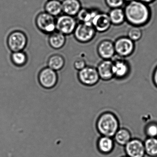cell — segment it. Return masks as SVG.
Returning a JSON list of instances; mask_svg holds the SVG:
<instances>
[{"label": "cell", "instance_id": "6da1fadb", "mask_svg": "<svg viewBox=\"0 0 157 157\" xmlns=\"http://www.w3.org/2000/svg\"><path fill=\"white\" fill-rule=\"evenodd\" d=\"M126 21L131 26L140 27L147 25L151 18L148 5L139 0L128 2L124 9Z\"/></svg>", "mask_w": 157, "mask_h": 157}, {"label": "cell", "instance_id": "7a4b0ae2", "mask_svg": "<svg viewBox=\"0 0 157 157\" xmlns=\"http://www.w3.org/2000/svg\"><path fill=\"white\" fill-rule=\"evenodd\" d=\"M95 128L101 136L113 137L120 128L119 120L113 113L104 112L96 119Z\"/></svg>", "mask_w": 157, "mask_h": 157}, {"label": "cell", "instance_id": "3957f363", "mask_svg": "<svg viewBox=\"0 0 157 157\" xmlns=\"http://www.w3.org/2000/svg\"><path fill=\"white\" fill-rule=\"evenodd\" d=\"M28 44V38L25 33L16 30L12 32L7 38V45L12 52L24 51Z\"/></svg>", "mask_w": 157, "mask_h": 157}, {"label": "cell", "instance_id": "277c9868", "mask_svg": "<svg viewBox=\"0 0 157 157\" xmlns=\"http://www.w3.org/2000/svg\"><path fill=\"white\" fill-rule=\"evenodd\" d=\"M96 31L91 23H79L73 33L75 39L82 44L91 42L96 35Z\"/></svg>", "mask_w": 157, "mask_h": 157}, {"label": "cell", "instance_id": "5b68a950", "mask_svg": "<svg viewBox=\"0 0 157 157\" xmlns=\"http://www.w3.org/2000/svg\"><path fill=\"white\" fill-rule=\"evenodd\" d=\"M35 23L38 30L46 34L50 35L56 31V18L45 12L37 14Z\"/></svg>", "mask_w": 157, "mask_h": 157}, {"label": "cell", "instance_id": "8992f818", "mask_svg": "<svg viewBox=\"0 0 157 157\" xmlns=\"http://www.w3.org/2000/svg\"><path fill=\"white\" fill-rule=\"evenodd\" d=\"M78 24L74 17L65 14L60 15L56 19V31L66 36L70 35L73 34Z\"/></svg>", "mask_w": 157, "mask_h": 157}, {"label": "cell", "instance_id": "52a82bcc", "mask_svg": "<svg viewBox=\"0 0 157 157\" xmlns=\"http://www.w3.org/2000/svg\"><path fill=\"white\" fill-rule=\"evenodd\" d=\"M116 54L121 58L130 56L135 51V42L128 36H121L116 40L114 43Z\"/></svg>", "mask_w": 157, "mask_h": 157}, {"label": "cell", "instance_id": "ba28073f", "mask_svg": "<svg viewBox=\"0 0 157 157\" xmlns=\"http://www.w3.org/2000/svg\"><path fill=\"white\" fill-rule=\"evenodd\" d=\"M78 77L82 84L90 87L97 85L101 80L96 68L90 66H87L78 71Z\"/></svg>", "mask_w": 157, "mask_h": 157}, {"label": "cell", "instance_id": "9c48e42d", "mask_svg": "<svg viewBox=\"0 0 157 157\" xmlns=\"http://www.w3.org/2000/svg\"><path fill=\"white\" fill-rule=\"evenodd\" d=\"M38 81L43 88L47 89L54 88L58 82L57 71L45 67L41 70L38 74Z\"/></svg>", "mask_w": 157, "mask_h": 157}, {"label": "cell", "instance_id": "30bf717a", "mask_svg": "<svg viewBox=\"0 0 157 157\" xmlns=\"http://www.w3.org/2000/svg\"><path fill=\"white\" fill-rule=\"evenodd\" d=\"M124 150L128 157H144L146 155L144 142L139 139H132L124 146Z\"/></svg>", "mask_w": 157, "mask_h": 157}, {"label": "cell", "instance_id": "8fae6325", "mask_svg": "<svg viewBox=\"0 0 157 157\" xmlns=\"http://www.w3.org/2000/svg\"><path fill=\"white\" fill-rule=\"evenodd\" d=\"M114 78L117 80L124 79L128 77L131 67L128 61L124 59H117L113 61Z\"/></svg>", "mask_w": 157, "mask_h": 157}, {"label": "cell", "instance_id": "7c38bea8", "mask_svg": "<svg viewBox=\"0 0 157 157\" xmlns=\"http://www.w3.org/2000/svg\"><path fill=\"white\" fill-rule=\"evenodd\" d=\"M97 51L103 60H111L116 54L114 44L110 40H102L98 44Z\"/></svg>", "mask_w": 157, "mask_h": 157}, {"label": "cell", "instance_id": "4fadbf2b", "mask_svg": "<svg viewBox=\"0 0 157 157\" xmlns=\"http://www.w3.org/2000/svg\"><path fill=\"white\" fill-rule=\"evenodd\" d=\"M91 24L96 32L99 33L107 32L112 25L108 13L101 12L94 16Z\"/></svg>", "mask_w": 157, "mask_h": 157}, {"label": "cell", "instance_id": "5bb4252c", "mask_svg": "<svg viewBox=\"0 0 157 157\" xmlns=\"http://www.w3.org/2000/svg\"><path fill=\"white\" fill-rule=\"evenodd\" d=\"M113 61L102 60L98 64L96 69L100 79L104 81H109L114 78L113 71Z\"/></svg>", "mask_w": 157, "mask_h": 157}, {"label": "cell", "instance_id": "9a60e30c", "mask_svg": "<svg viewBox=\"0 0 157 157\" xmlns=\"http://www.w3.org/2000/svg\"><path fill=\"white\" fill-rule=\"evenodd\" d=\"M96 147L98 151L105 155L110 154L113 151L115 141L113 137L101 136L96 141Z\"/></svg>", "mask_w": 157, "mask_h": 157}, {"label": "cell", "instance_id": "2e32d148", "mask_svg": "<svg viewBox=\"0 0 157 157\" xmlns=\"http://www.w3.org/2000/svg\"><path fill=\"white\" fill-rule=\"evenodd\" d=\"M62 8L64 14L75 17L81 10L82 5L80 0H63Z\"/></svg>", "mask_w": 157, "mask_h": 157}, {"label": "cell", "instance_id": "e0dca14e", "mask_svg": "<svg viewBox=\"0 0 157 157\" xmlns=\"http://www.w3.org/2000/svg\"><path fill=\"white\" fill-rule=\"evenodd\" d=\"M45 12L57 17L62 13V1L60 0H47L44 7Z\"/></svg>", "mask_w": 157, "mask_h": 157}, {"label": "cell", "instance_id": "ac0fdd59", "mask_svg": "<svg viewBox=\"0 0 157 157\" xmlns=\"http://www.w3.org/2000/svg\"><path fill=\"white\" fill-rule=\"evenodd\" d=\"M66 59L60 54H54L47 60V66L56 71L61 70L66 65Z\"/></svg>", "mask_w": 157, "mask_h": 157}, {"label": "cell", "instance_id": "d6986e66", "mask_svg": "<svg viewBox=\"0 0 157 157\" xmlns=\"http://www.w3.org/2000/svg\"><path fill=\"white\" fill-rule=\"evenodd\" d=\"M66 36L58 31L49 35L48 42L49 45L55 49H59L65 46L66 43Z\"/></svg>", "mask_w": 157, "mask_h": 157}, {"label": "cell", "instance_id": "ffe728a7", "mask_svg": "<svg viewBox=\"0 0 157 157\" xmlns=\"http://www.w3.org/2000/svg\"><path fill=\"white\" fill-rule=\"evenodd\" d=\"M99 12L100 11L96 9L82 8L76 17L79 23H91L94 16Z\"/></svg>", "mask_w": 157, "mask_h": 157}, {"label": "cell", "instance_id": "44dd1931", "mask_svg": "<svg viewBox=\"0 0 157 157\" xmlns=\"http://www.w3.org/2000/svg\"><path fill=\"white\" fill-rule=\"evenodd\" d=\"M108 14L112 25L118 26L126 21L124 12L122 8L111 9Z\"/></svg>", "mask_w": 157, "mask_h": 157}, {"label": "cell", "instance_id": "7402d4cb", "mask_svg": "<svg viewBox=\"0 0 157 157\" xmlns=\"http://www.w3.org/2000/svg\"><path fill=\"white\" fill-rule=\"evenodd\" d=\"M113 137L115 142L118 145L124 147L132 139L130 131L124 128H119Z\"/></svg>", "mask_w": 157, "mask_h": 157}, {"label": "cell", "instance_id": "603a6c76", "mask_svg": "<svg viewBox=\"0 0 157 157\" xmlns=\"http://www.w3.org/2000/svg\"><path fill=\"white\" fill-rule=\"evenodd\" d=\"M10 60L13 65L18 67H21L28 63V57L24 51L12 52Z\"/></svg>", "mask_w": 157, "mask_h": 157}, {"label": "cell", "instance_id": "cb8c5ba5", "mask_svg": "<svg viewBox=\"0 0 157 157\" xmlns=\"http://www.w3.org/2000/svg\"><path fill=\"white\" fill-rule=\"evenodd\" d=\"M146 155L157 157V137H147L144 142Z\"/></svg>", "mask_w": 157, "mask_h": 157}, {"label": "cell", "instance_id": "d4e9b609", "mask_svg": "<svg viewBox=\"0 0 157 157\" xmlns=\"http://www.w3.org/2000/svg\"><path fill=\"white\" fill-rule=\"evenodd\" d=\"M142 35L143 33L141 28L138 26H131L128 31V37L134 42L140 40Z\"/></svg>", "mask_w": 157, "mask_h": 157}, {"label": "cell", "instance_id": "484cf974", "mask_svg": "<svg viewBox=\"0 0 157 157\" xmlns=\"http://www.w3.org/2000/svg\"><path fill=\"white\" fill-rule=\"evenodd\" d=\"M145 133L147 137H157V123H148L145 127Z\"/></svg>", "mask_w": 157, "mask_h": 157}, {"label": "cell", "instance_id": "4316f807", "mask_svg": "<svg viewBox=\"0 0 157 157\" xmlns=\"http://www.w3.org/2000/svg\"><path fill=\"white\" fill-rule=\"evenodd\" d=\"M72 66L74 69L78 71H79L88 65H87V61L84 58L78 57L74 59Z\"/></svg>", "mask_w": 157, "mask_h": 157}, {"label": "cell", "instance_id": "83f0119b", "mask_svg": "<svg viewBox=\"0 0 157 157\" xmlns=\"http://www.w3.org/2000/svg\"><path fill=\"white\" fill-rule=\"evenodd\" d=\"M105 4L111 9L122 8L125 2L124 0H105Z\"/></svg>", "mask_w": 157, "mask_h": 157}, {"label": "cell", "instance_id": "f1b7e54d", "mask_svg": "<svg viewBox=\"0 0 157 157\" xmlns=\"http://www.w3.org/2000/svg\"><path fill=\"white\" fill-rule=\"evenodd\" d=\"M152 81L155 87L157 88V66L154 69L152 74Z\"/></svg>", "mask_w": 157, "mask_h": 157}, {"label": "cell", "instance_id": "f546056e", "mask_svg": "<svg viewBox=\"0 0 157 157\" xmlns=\"http://www.w3.org/2000/svg\"><path fill=\"white\" fill-rule=\"evenodd\" d=\"M139 1L143 2V3H146V4L148 5L149 4H150V3L154 2L156 0H139Z\"/></svg>", "mask_w": 157, "mask_h": 157}, {"label": "cell", "instance_id": "4dcf8cb0", "mask_svg": "<svg viewBox=\"0 0 157 157\" xmlns=\"http://www.w3.org/2000/svg\"><path fill=\"white\" fill-rule=\"evenodd\" d=\"M124 1L125 2H129L133 1L134 0H124Z\"/></svg>", "mask_w": 157, "mask_h": 157}, {"label": "cell", "instance_id": "1f68e13d", "mask_svg": "<svg viewBox=\"0 0 157 157\" xmlns=\"http://www.w3.org/2000/svg\"><path fill=\"white\" fill-rule=\"evenodd\" d=\"M128 157L127 156H123V157Z\"/></svg>", "mask_w": 157, "mask_h": 157}]
</instances>
